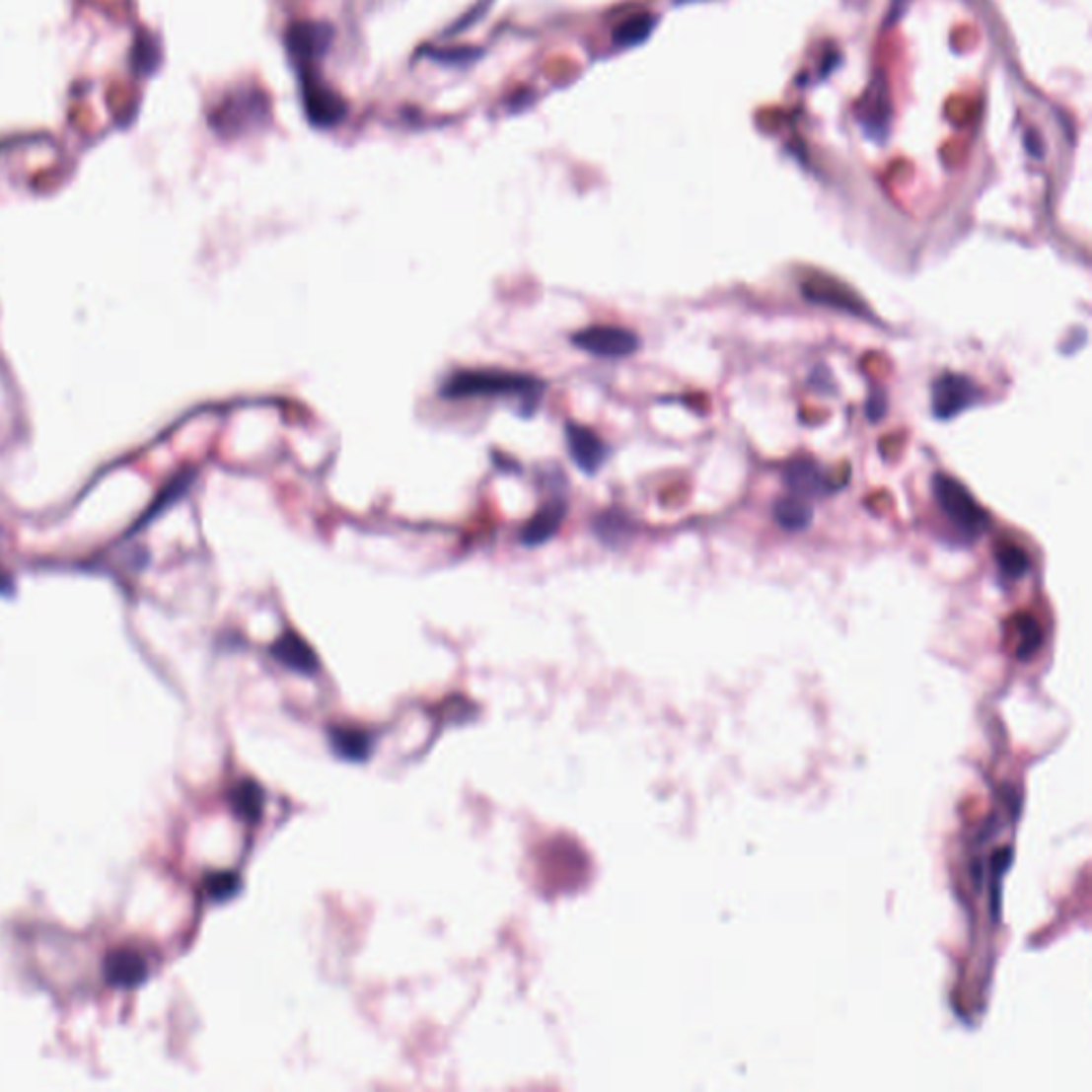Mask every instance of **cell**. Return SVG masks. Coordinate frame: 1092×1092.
Here are the masks:
<instances>
[{"label":"cell","instance_id":"1","mask_svg":"<svg viewBox=\"0 0 1092 1092\" xmlns=\"http://www.w3.org/2000/svg\"><path fill=\"white\" fill-rule=\"evenodd\" d=\"M546 385L541 378L510 370H457L446 376L440 395L444 400H482L504 398L519 400L523 414H534L541 405Z\"/></svg>","mask_w":1092,"mask_h":1092},{"label":"cell","instance_id":"2","mask_svg":"<svg viewBox=\"0 0 1092 1092\" xmlns=\"http://www.w3.org/2000/svg\"><path fill=\"white\" fill-rule=\"evenodd\" d=\"M932 493H935V499L943 515L950 519L958 530H963L965 534H971V536H978L988 530V523H990L988 515H985V510L978 504V499L969 493L967 486L960 480L939 472L935 473V478H932Z\"/></svg>","mask_w":1092,"mask_h":1092},{"label":"cell","instance_id":"3","mask_svg":"<svg viewBox=\"0 0 1092 1092\" xmlns=\"http://www.w3.org/2000/svg\"><path fill=\"white\" fill-rule=\"evenodd\" d=\"M572 344L581 350L602 359H621L629 357L640 348V339L634 331L621 327L598 325L587 327L583 331L572 335Z\"/></svg>","mask_w":1092,"mask_h":1092},{"label":"cell","instance_id":"4","mask_svg":"<svg viewBox=\"0 0 1092 1092\" xmlns=\"http://www.w3.org/2000/svg\"><path fill=\"white\" fill-rule=\"evenodd\" d=\"M980 389L971 378L963 374H943L932 385V414L941 420L954 418L967 407L976 405Z\"/></svg>","mask_w":1092,"mask_h":1092},{"label":"cell","instance_id":"5","mask_svg":"<svg viewBox=\"0 0 1092 1092\" xmlns=\"http://www.w3.org/2000/svg\"><path fill=\"white\" fill-rule=\"evenodd\" d=\"M335 31L325 22H295L286 31V49L301 62H314L327 54Z\"/></svg>","mask_w":1092,"mask_h":1092},{"label":"cell","instance_id":"6","mask_svg":"<svg viewBox=\"0 0 1092 1092\" xmlns=\"http://www.w3.org/2000/svg\"><path fill=\"white\" fill-rule=\"evenodd\" d=\"M565 444L574 466L585 473H596L609 459V446L591 429L568 423L565 425Z\"/></svg>","mask_w":1092,"mask_h":1092},{"label":"cell","instance_id":"7","mask_svg":"<svg viewBox=\"0 0 1092 1092\" xmlns=\"http://www.w3.org/2000/svg\"><path fill=\"white\" fill-rule=\"evenodd\" d=\"M802 295H805L811 304H820L828 308H837L849 314H868V308L862 304L860 297L849 291V288L833 278H811L802 284Z\"/></svg>","mask_w":1092,"mask_h":1092},{"label":"cell","instance_id":"8","mask_svg":"<svg viewBox=\"0 0 1092 1092\" xmlns=\"http://www.w3.org/2000/svg\"><path fill=\"white\" fill-rule=\"evenodd\" d=\"M783 482L794 497L809 499V497H822L833 489L828 482L826 473L822 468L807 457L792 459L783 470Z\"/></svg>","mask_w":1092,"mask_h":1092},{"label":"cell","instance_id":"9","mask_svg":"<svg viewBox=\"0 0 1092 1092\" xmlns=\"http://www.w3.org/2000/svg\"><path fill=\"white\" fill-rule=\"evenodd\" d=\"M565 515H568V506H565V502H559V499L546 502V506H543L528 523H525V528L521 530V536H519L521 545L530 548L546 545L550 538H555V534L559 532Z\"/></svg>","mask_w":1092,"mask_h":1092},{"label":"cell","instance_id":"10","mask_svg":"<svg viewBox=\"0 0 1092 1092\" xmlns=\"http://www.w3.org/2000/svg\"><path fill=\"white\" fill-rule=\"evenodd\" d=\"M105 978L115 988H135L148 978V963L135 950H117L105 958Z\"/></svg>","mask_w":1092,"mask_h":1092},{"label":"cell","instance_id":"11","mask_svg":"<svg viewBox=\"0 0 1092 1092\" xmlns=\"http://www.w3.org/2000/svg\"><path fill=\"white\" fill-rule=\"evenodd\" d=\"M306 111L316 126H333L346 115V105L333 90L321 84H306L304 90Z\"/></svg>","mask_w":1092,"mask_h":1092},{"label":"cell","instance_id":"12","mask_svg":"<svg viewBox=\"0 0 1092 1092\" xmlns=\"http://www.w3.org/2000/svg\"><path fill=\"white\" fill-rule=\"evenodd\" d=\"M271 655L278 660L282 666L295 670V673H301V675H312L319 670V657H316V653L312 651L310 644L293 634V631H288V634L280 636L278 640L273 642L271 647Z\"/></svg>","mask_w":1092,"mask_h":1092},{"label":"cell","instance_id":"13","mask_svg":"<svg viewBox=\"0 0 1092 1092\" xmlns=\"http://www.w3.org/2000/svg\"><path fill=\"white\" fill-rule=\"evenodd\" d=\"M774 521L787 532H802L813 523V508L800 497H785L774 504Z\"/></svg>","mask_w":1092,"mask_h":1092},{"label":"cell","instance_id":"14","mask_svg":"<svg viewBox=\"0 0 1092 1092\" xmlns=\"http://www.w3.org/2000/svg\"><path fill=\"white\" fill-rule=\"evenodd\" d=\"M996 565L1007 578H1020L1029 572L1031 559L1016 543H1001L996 546Z\"/></svg>","mask_w":1092,"mask_h":1092},{"label":"cell","instance_id":"15","mask_svg":"<svg viewBox=\"0 0 1092 1092\" xmlns=\"http://www.w3.org/2000/svg\"><path fill=\"white\" fill-rule=\"evenodd\" d=\"M331 741H333L335 752L350 758V760L365 758L367 752H370V739H367L363 732H357V730H333Z\"/></svg>","mask_w":1092,"mask_h":1092},{"label":"cell","instance_id":"16","mask_svg":"<svg viewBox=\"0 0 1092 1092\" xmlns=\"http://www.w3.org/2000/svg\"><path fill=\"white\" fill-rule=\"evenodd\" d=\"M233 805L237 813H242L248 820H256L260 807H262V794L255 783H242L235 789Z\"/></svg>","mask_w":1092,"mask_h":1092},{"label":"cell","instance_id":"17","mask_svg":"<svg viewBox=\"0 0 1092 1092\" xmlns=\"http://www.w3.org/2000/svg\"><path fill=\"white\" fill-rule=\"evenodd\" d=\"M1039 642H1042V631H1039L1037 621H1033L1031 617H1024L1020 621V657L1033 653Z\"/></svg>","mask_w":1092,"mask_h":1092},{"label":"cell","instance_id":"18","mask_svg":"<svg viewBox=\"0 0 1092 1092\" xmlns=\"http://www.w3.org/2000/svg\"><path fill=\"white\" fill-rule=\"evenodd\" d=\"M237 886H240V881H237V877L233 873H218V875H212L207 879V892L218 901L229 899L231 894L237 890Z\"/></svg>","mask_w":1092,"mask_h":1092},{"label":"cell","instance_id":"19","mask_svg":"<svg viewBox=\"0 0 1092 1092\" xmlns=\"http://www.w3.org/2000/svg\"><path fill=\"white\" fill-rule=\"evenodd\" d=\"M886 412V398L884 393H873L871 398H868V407H866V414L871 420H879L881 416H884Z\"/></svg>","mask_w":1092,"mask_h":1092}]
</instances>
